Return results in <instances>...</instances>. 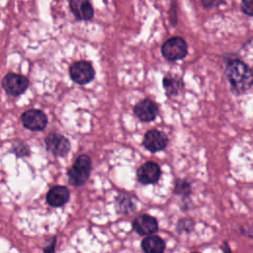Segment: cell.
I'll return each mask as SVG.
<instances>
[{"label": "cell", "mask_w": 253, "mask_h": 253, "mask_svg": "<svg viewBox=\"0 0 253 253\" xmlns=\"http://www.w3.org/2000/svg\"><path fill=\"white\" fill-rule=\"evenodd\" d=\"M241 10L244 14L253 17V0H243L241 3Z\"/></svg>", "instance_id": "2e32d148"}, {"label": "cell", "mask_w": 253, "mask_h": 253, "mask_svg": "<svg viewBox=\"0 0 253 253\" xmlns=\"http://www.w3.org/2000/svg\"><path fill=\"white\" fill-rule=\"evenodd\" d=\"M187 52V42L180 37H173L167 40L161 46L162 55L170 61L183 59Z\"/></svg>", "instance_id": "7a4b0ae2"}, {"label": "cell", "mask_w": 253, "mask_h": 253, "mask_svg": "<svg viewBox=\"0 0 253 253\" xmlns=\"http://www.w3.org/2000/svg\"><path fill=\"white\" fill-rule=\"evenodd\" d=\"M91 170V159L88 155H80L68 172L69 181L74 186L82 185L89 177Z\"/></svg>", "instance_id": "3957f363"}, {"label": "cell", "mask_w": 253, "mask_h": 253, "mask_svg": "<svg viewBox=\"0 0 253 253\" xmlns=\"http://www.w3.org/2000/svg\"><path fill=\"white\" fill-rule=\"evenodd\" d=\"M69 73L71 78L79 84H86L90 82L95 75L93 66L87 61L74 62L69 68Z\"/></svg>", "instance_id": "277c9868"}, {"label": "cell", "mask_w": 253, "mask_h": 253, "mask_svg": "<svg viewBox=\"0 0 253 253\" xmlns=\"http://www.w3.org/2000/svg\"><path fill=\"white\" fill-rule=\"evenodd\" d=\"M134 114L142 122L153 121L158 114V107L150 99H143L134 106Z\"/></svg>", "instance_id": "30bf717a"}, {"label": "cell", "mask_w": 253, "mask_h": 253, "mask_svg": "<svg viewBox=\"0 0 253 253\" xmlns=\"http://www.w3.org/2000/svg\"><path fill=\"white\" fill-rule=\"evenodd\" d=\"M141 248L146 253H161L165 250V242L159 236L151 235L142 240Z\"/></svg>", "instance_id": "5bb4252c"}, {"label": "cell", "mask_w": 253, "mask_h": 253, "mask_svg": "<svg viewBox=\"0 0 253 253\" xmlns=\"http://www.w3.org/2000/svg\"><path fill=\"white\" fill-rule=\"evenodd\" d=\"M132 226L139 235H149L158 230L156 218L146 213L136 216L132 221Z\"/></svg>", "instance_id": "9c48e42d"}, {"label": "cell", "mask_w": 253, "mask_h": 253, "mask_svg": "<svg viewBox=\"0 0 253 253\" xmlns=\"http://www.w3.org/2000/svg\"><path fill=\"white\" fill-rule=\"evenodd\" d=\"M23 125L32 130H42L45 127L47 118L40 110H28L22 115Z\"/></svg>", "instance_id": "52a82bcc"}, {"label": "cell", "mask_w": 253, "mask_h": 253, "mask_svg": "<svg viewBox=\"0 0 253 253\" xmlns=\"http://www.w3.org/2000/svg\"><path fill=\"white\" fill-rule=\"evenodd\" d=\"M225 75L235 93H243L253 85V69L239 59L227 61Z\"/></svg>", "instance_id": "6da1fadb"}, {"label": "cell", "mask_w": 253, "mask_h": 253, "mask_svg": "<svg viewBox=\"0 0 253 253\" xmlns=\"http://www.w3.org/2000/svg\"><path fill=\"white\" fill-rule=\"evenodd\" d=\"M161 171L158 164L152 161L143 163L136 171V176L141 184H153L160 178Z\"/></svg>", "instance_id": "ba28073f"}, {"label": "cell", "mask_w": 253, "mask_h": 253, "mask_svg": "<svg viewBox=\"0 0 253 253\" xmlns=\"http://www.w3.org/2000/svg\"><path fill=\"white\" fill-rule=\"evenodd\" d=\"M69 7L78 20H90L94 16L93 7L87 0H70Z\"/></svg>", "instance_id": "7c38bea8"}, {"label": "cell", "mask_w": 253, "mask_h": 253, "mask_svg": "<svg viewBox=\"0 0 253 253\" xmlns=\"http://www.w3.org/2000/svg\"><path fill=\"white\" fill-rule=\"evenodd\" d=\"M45 145L49 151L58 156L65 155L70 149L69 141L60 134L51 133L45 139Z\"/></svg>", "instance_id": "8fae6325"}, {"label": "cell", "mask_w": 253, "mask_h": 253, "mask_svg": "<svg viewBox=\"0 0 253 253\" xmlns=\"http://www.w3.org/2000/svg\"><path fill=\"white\" fill-rule=\"evenodd\" d=\"M163 86L168 96H173L179 92L183 87V82L177 77H165L163 79Z\"/></svg>", "instance_id": "9a60e30c"}, {"label": "cell", "mask_w": 253, "mask_h": 253, "mask_svg": "<svg viewBox=\"0 0 253 253\" xmlns=\"http://www.w3.org/2000/svg\"><path fill=\"white\" fill-rule=\"evenodd\" d=\"M201 1L208 8H211V7L217 6L221 2V0H201Z\"/></svg>", "instance_id": "ac0fdd59"}, {"label": "cell", "mask_w": 253, "mask_h": 253, "mask_svg": "<svg viewBox=\"0 0 253 253\" xmlns=\"http://www.w3.org/2000/svg\"><path fill=\"white\" fill-rule=\"evenodd\" d=\"M175 192L176 193H178V194H182V193H186V192H189V190H190V186H189V184L187 183V182H185V181H177V183H176V187H175Z\"/></svg>", "instance_id": "e0dca14e"}, {"label": "cell", "mask_w": 253, "mask_h": 253, "mask_svg": "<svg viewBox=\"0 0 253 253\" xmlns=\"http://www.w3.org/2000/svg\"><path fill=\"white\" fill-rule=\"evenodd\" d=\"M69 199V191L66 187L56 186L49 190L46 195L47 203L52 207L63 206Z\"/></svg>", "instance_id": "4fadbf2b"}, {"label": "cell", "mask_w": 253, "mask_h": 253, "mask_svg": "<svg viewBox=\"0 0 253 253\" xmlns=\"http://www.w3.org/2000/svg\"><path fill=\"white\" fill-rule=\"evenodd\" d=\"M168 143L167 135L158 129L148 130L143 137V145L151 152L163 150Z\"/></svg>", "instance_id": "5b68a950"}, {"label": "cell", "mask_w": 253, "mask_h": 253, "mask_svg": "<svg viewBox=\"0 0 253 253\" xmlns=\"http://www.w3.org/2000/svg\"><path fill=\"white\" fill-rule=\"evenodd\" d=\"M2 84L7 93L11 95H20L26 91L29 81L23 75L9 73L4 77Z\"/></svg>", "instance_id": "8992f818"}]
</instances>
